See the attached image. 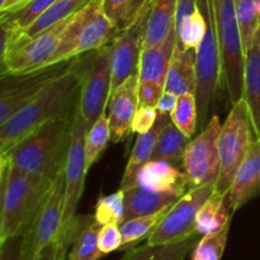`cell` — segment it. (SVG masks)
<instances>
[{"label": "cell", "instance_id": "42", "mask_svg": "<svg viewBox=\"0 0 260 260\" xmlns=\"http://www.w3.org/2000/svg\"><path fill=\"white\" fill-rule=\"evenodd\" d=\"M20 244H22V236L10 239L2 244L0 260H20Z\"/></svg>", "mask_w": 260, "mask_h": 260}, {"label": "cell", "instance_id": "1", "mask_svg": "<svg viewBox=\"0 0 260 260\" xmlns=\"http://www.w3.org/2000/svg\"><path fill=\"white\" fill-rule=\"evenodd\" d=\"M84 55L70 60L65 70L50 81L32 101L0 124V156L47 122L75 109L80 96Z\"/></svg>", "mask_w": 260, "mask_h": 260}, {"label": "cell", "instance_id": "45", "mask_svg": "<svg viewBox=\"0 0 260 260\" xmlns=\"http://www.w3.org/2000/svg\"><path fill=\"white\" fill-rule=\"evenodd\" d=\"M8 2V0H0V8H2V7H4V5H5V3H7Z\"/></svg>", "mask_w": 260, "mask_h": 260}, {"label": "cell", "instance_id": "38", "mask_svg": "<svg viewBox=\"0 0 260 260\" xmlns=\"http://www.w3.org/2000/svg\"><path fill=\"white\" fill-rule=\"evenodd\" d=\"M99 249L103 254L119 250L122 246V235L119 225L117 223H106L99 231Z\"/></svg>", "mask_w": 260, "mask_h": 260}, {"label": "cell", "instance_id": "26", "mask_svg": "<svg viewBox=\"0 0 260 260\" xmlns=\"http://www.w3.org/2000/svg\"><path fill=\"white\" fill-rule=\"evenodd\" d=\"M189 142V137L185 136L170 118L160 131L151 160H165L175 167L183 168V159Z\"/></svg>", "mask_w": 260, "mask_h": 260}, {"label": "cell", "instance_id": "28", "mask_svg": "<svg viewBox=\"0 0 260 260\" xmlns=\"http://www.w3.org/2000/svg\"><path fill=\"white\" fill-rule=\"evenodd\" d=\"M170 208H165V210L152 213V215L129 218V220L122 222L119 225L122 235V246L119 250H129V249L135 248L137 243L149 238L150 234L155 230V228L159 225L160 221L164 218Z\"/></svg>", "mask_w": 260, "mask_h": 260}, {"label": "cell", "instance_id": "31", "mask_svg": "<svg viewBox=\"0 0 260 260\" xmlns=\"http://www.w3.org/2000/svg\"><path fill=\"white\" fill-rule=\"evenodd\" d=\"M56 0H29L24 7L12 13H0V24L25 32L42 17Z\"/></svg>", "mask_w": 260, "mask_h": 260}, {"label": "cell", "instance_id": "2", "mask_svg": "<svg viewBox=\"0 0 260 260\" xmlns=\"http://www.w3.org/2000/svg\"><path fill=\"white\" fill-rule=\"evenodd\" d=\"M76 108L36 129L0 160L20 172L53 182L65 172Z\"/></svg>", "mask_w": 260, "mask_h": 260}, {"label": "cell", "instance_id": "23", "mask_svg": "<svg viewBox=\"0 0 260 260\" xmlns=\"http://www.w3.org/2000/svg\"><path fill=\"white\" fill-rule=\"evenodd\" d=\"M177 0H152L147 17L142 50L152 48L165 40L170 30L175 28Z\"/></svg>", "mask_w": 260, "mask_h": 260}, {"label": "cell", "instance_id": "35", "mask_svg": "<svg viewBox=\"0 0 260 260\" xmlns=\"http://www.w3.org/2000/svg\"><path fill=\"white\" fill-rule=\"evenodd\" d=\"M173 123L189 139H192L198 127L197 96L194 93H185L179 96L174 111L170 113Z\"/></svg>", "mask_w": 260, "mask_h": 260}, {"label": "cell", "instance_id": "21", "mask_svg": "<svg viewBox=\"0 0 260 260\" xmlns=\"http://www.w3.org/2000/svg\"><path fill=\"white\" fill-rule=\"evenodd\" d=\"M243 98L249 107L254 135L260 137V28L245 53Z\"/></svg>", "mask_w": 260, "mask_h": 260}, {"label": "cell", "instance_id": "20", "mask_svg": "<svg viewBox=\"0 0 260 260\" xmlns=\"http://www.w3.org/2000/svg\"><path fill=\"white\" fill-rule=\"evenodd\" d=\"M175 43L177 29L174 28L159 45L142 50L139 65V83H156L165 88V79Z\"/></svg>", "mask_w": 260, "mask_h": 260}, {"label": "cell", "instance_id": "14", "mask_svg": "<svg viewBox=\"0 0 260 260\" xmlns=\"http://www.w3.org/2000/svg\"><path fill=\"white\" fill-rule=\"evenodd\" d=\"M150 7L151 4L131 27L117 33L111 42L112 91L129 76L139 75L140 57L144 46Z\"/></svg>", "mask_w": 260, "mask_h": 260}, {"label": "cell", "instance_id": "8", "mask_svg": "<svg viewBox=\"0 0 260 260\" xmlns=\"http://www.w3.org/2000/svg\"><path fill=\"white\" fill-rule=\"evenodd\" d=\"M207 17V32L197 50V107L198 127L203 129L210 116L212 104L221 90V53L215 17L210 0H196Z\"/></svg>", "mask_w": 260, "mask_h": 260}, {"label": "cell", "instance_id": "15", "mask_svg": "<svg viewBox=\"0 0 260 260\" xmlns=\"http://www.w3.org/2000/svg\"><path fill=\"white\" fill-rule=\"evenodd\" d=\"M139 109V75H132L117 86L109 96L107 113L112 141H123L132 132V121Z\"/></svg>", "mask_w": 260, "mask_h": 260}, {"label": "cell", "instance_id": "18", "mask_svg": "<svg viewBox=\"0 0 260 260\" xmlns=\"http://www.w3.org/2000/svg\"><path fill=\"white\" fill-rule=\"evenodd\" d=\"M136 185L157 192H187L188 178L179 168L165 160H150L141 167Z\"/></svg>", "mask_w": 260, "mask_h": 260}, {"label": "cell", "instance_id": "36", "mask_svg": "<svg viewBox=\"0 0 260 260\" xmlns=\"http://www.w3.org/2000/svg\"><path fill=\"white\" fill-rule=\"evenodd\" d=\"M230 225L217 233L202 236L192 250V260H221L228 244Z\"/></svg>", "mask_w": 260, "mask_h": 260}, {"label": "cell", "instance_id": "17", "mask_svg": "<svg viewBox=\"0 0 260 260\" xmlns=\"http://www.w3.org/2000/svg\"><path fill=\"white\" fill-rule=\"evenodd\" d=\"M165 90L177 94L197 91V51L177 41L165 79Z\"/></svg>", "mask_w": 260, "mask_h": 260}, {"label": "cell", "instance_id": "3", "mask_svg": "<svg viewBox=\"0 0 260 260\" xmlns=\"http://www.w3.org/2000/svg\"><path fill=\"white\" fill-rule=\"evenodd\" d=\"M0 245L22 236L42 203L50 194L53 182L15 169L0 160Z\"/></svg>", "mask_w": 260, "mask_h": 260}, {"label": "cell", "instance_id": "40", "mask_svg": "<svg viewBox=\"0 0 260 260\" xmlns=\"http://www.w3.org/2000/svg\"><path fill=\"white\" fill-rule=\"evenodd\" d=\"M73 235H66L46 246L35 260H63L66 250L73 244Z\"/></svg>", "mask_w": 260, "mask_h": 260}, {"label": "cell", "instance_id": "9", "mask_svg": "<svg viewBox=\"0 0 260 260\" xmlns=\"http://www.w3.org/2000/svg\"><path fill=\"white\" fill-rule=\"evenodd\" d=\"M112 93L111 43L84 55L79 111L90 127L107 111Z\"/></svg>", "mask_w": 260, "mask_h": 260}, {"label": "cell", "instance_id": "46", "mask_svg": "<svg viewBox=\"0 0 260 260\" xmlns=\"http://www.w3.org/2000/svg\"><path fill=\"white\" fill-rule=\"evenodd\" d=\"M258 13H259V17H260V0H259V5H258Z\"/></svg>", "mask_w": 260, "mask_h": 260}, {"label": "cell", "instance_id": "16", "mask_svg": "<svg viewBox=\"0 0 260 260\" xmlns=\"http://www.w3.org/2000/svg\"><path fill=\"white\" fill-rule=\"evenodd\" d=\"M260 188V137L250 142L248 154L236 172L229 192V202L233 213L251 200Z\"/></svg>", "mask_w": 260, "mask_h": 260}, {"label": "cell", "instance_id": "43", "mask_svg": "<svg viewBox=\"0 0 260 260\" xmlns=\"http://www.w3.org/2000/svg\"><path fill=\"white\" fill-rule=\"evenodd\" d=\"M178 99L179 96L174 93H170V91L164 90V93L161 94L159 99V103H157L156 109L159 112V114H170L175 109L178 104Z\"/></svg>", "mask_w": 260, "mask_h": 260}, {"label": "cell", "instance_id": "41", "mask_svg": "<svg viewBox=\"0 0 260 260\" xmlns=\"http://www.w3.org/2000/svg\"><path fill=\"white\" fill-rule=\"evenodd\" d=\"M165 88L156 83H139V107H156Z\"/></svg>", "mask_w": 260, "mask_h": 260}, {"label": "cell", "instance_id": "4", "mask_svg": "<svg viewBox=\"0 0 260 260\" xmlns=\"http://www.w3.org/2000/svg\"><path fill=\"white\" fill-rule=\"evenodd\" d=\"M118 33L107 15L103 0H90L71 15L62 38L47 66L70 61L109 45Z\"/></svg>", "mask_w": 260, "mask_h": 260}, {"label": "cell", "instance_id": "6", "mask_svg": "<svg viewBox=\"0 0 260 260\" xmlns=\"http://www.w3.org/2000/svg\"><path fill=\"white\" fill-rule=\"evenodd\" d=\"M255 139L249 107L241 98L231 106L230 113L222 124L218 139L220 173L215 192L229 196L236 172L248 154L250 142Z\"/></svg>", "mask_w": 260, "mask_h": 260}, {"label": "cell", "instance_id": "22", "mask_svg": "<svg viewBox=\"0 0 260 260\" xmlns=\"http://www.w3.org/2000/svg\"><path fill=\"white\" fill-rule=\"evenodd\" d=\"M169 119L170 114H159L156 123H155V126L149 132L139 134L136 142H135L134 149H132L131 156H129L128 162L126 165V169H124L123 177H122L121 180V188L119 189L126 190L128 188L136 185V178L137 174H139V170L141 169L142 165L146 164L147 161L151 160L152 154L155 151V147H156L160 131H161L164 124Z\"/></svg>", "mask_w": 260, "mask_h": 260}, {"label": "cell", "instance_id": "25", "mask_svg": "<svg viewBox=\"0 0 260 260\" xmlns=\"http://www.w3.org/2000/svg\"><path fill=\"white\" fill-rule=\"evenodd\" d=\"M233 215L229 196L213 192V194L198 210L196 216V231L198 235L202 236L217 233L228 223H231Z\"/></svg>", "mask_w": 260, "mask_h": 260}, {"label": "cell", "instance_id": "44", "mask_svg": "<svg viewBox=\"0 0 260 260\" xmlns=\"http://www.w3.org/2000/svg\"><path fill=\"white\" fill-rule=\"evenodd\" d=\"M29 0H8L5 3L4 7L0 8V13H12L15 10L20 9L22 7H24Z\"/></svg>", "mask_w": 260, "mask_h": 260}, {"label": "cell", "instance_id": "12", "mask_svg": "<svg viewBox=\"0 0 260 260\" xmlns=\"http://www.w3.org/2000/svg\"><path fill=\"white\" fill-rule=\"evenodd\" d=\"M89 126L81 116L79 107L74 119L73 137L69 149L65 167V203H63V222L66 229L74 228L78 218V206L81 200L86 177L85 135Z\"/></svg>", "mask_w": 260, "mask_h": 260}, {"label": "cell", "instance_id": "37", "mask_svg": "<svg viewBox=\"0 0 260 260\" xmlns=\"http://www.w3.org/2000/svg\"><path fill=\"white\" fill-rule=\"evenodd\" d=\"M94 216L101 225L106 223L121 225L122 222H124V190L119 189L113 194L99 198Z\"/></svg>", "mask_w": 260, "mask_h": 260}, {"label": "cell", "instance_id": "7", "mask_svg": "<svg viewBox=\"0 0 260 260\" xmlns=\"http://www.w3.org/2000/svg\"><path fill=\"white\" fill-rule=\"evenodd\" d=\"M63 203H65V172L61 173L53 180L50 194L47 196L45 202L42 203L40 210L23 233L22 244H20V260H35L38 254L51 243L66 235H73L76 222L74 228H65Z\"/></svg>", "mask_w": 260, "mask_h": 260}, {"label": "cell", "instance_id": "34", "mask_svg": "<svg viewBox=\"0 0 260 260\" xmlns=\"http://www.w3.org/2000/svg\"><path fill=\"white\" fill-rule=\"evenodd\" d=\"M208 20L202 13L200 7H196L194 12L185 18L175 29H177V41L184 47L200 48L206 32H207Z\"/></svg>", "mask_w": 260, "mask_h": 260}, {"label": "cell", "instance_id": "27", "mask_svg": "<svg viewBox=\"0 0 260 260\" xmlns=\"http://www.w3.org/2000/svg\"><path fill=\"white\" fill-rule=\"evenodd\" d=\"M197 236L194 235L179 243L162 245H150L146 243L142 246L127 250L119 260H185L197 244Z\"/></svg>", "mask_w": 260, "mask_h": 260}, {"label": "cell", "instance_id": "13", "mask_svg": "<svg viewBox=\"0 0 260 260\" xmlns=\"http://www.w3.org/2000/svg\"><path fill=\"white\" fill-rule=\"evenodd\" d=\"M70 61L46 66L40 70L23 75H10L2 78L0 93V124L29 103L52 79L65 70Z\"/></svg>", "mask_w": 260, "mask_h": 260}, {"label": "cell", "instance_id": "24", "mask_svg": "<svg viewBox=\"0 0 260 260\" xmlns=\"http://www.w3.org/2000/svg\"><path fill=\"white\" fill-rule=\"evenodd\" d=\"M102 226L94 215L78 216L69 260H99L106 255L98 243Z\"/></svg>", "mask_w": 260, "mask_h": 260}, {"label": "cell", "instance_id": "5", "mask_svg": "<svg viewBox=\"0 0 260 260\" xmlns=\"http://www.w3.org/2000/svg\"><path fill=\"white\" fill-rule=\"evenodd\" d=\"M221 53V90L233 106L243 98L244 56L235 0H210Z\"/></svg>", "mask_w": 260, "mask_h": 260}, {"label": "cell", "instance_id": "10", "mask_svg": "<svg viewBox=\"0 0 260 260\" xmlns=\"http://www.w3.org/2000/svg\"><path fill=\"white\" fill-rule=\"evenodd\" d=\"M221 124L217 114L210 118L201 134L188 145L183 159V170L188 178V189L215 184L220 173L218 139Z\"/></svg>", "mask_w": 260, "mask_h": 260}, {"label": "cell", "instance_id": "30", "mask_svg": "<svg viewBox=\"0 0 260 260\" xmlns=\"http://www.w3.org/2000/svg\"><path fill=\"white\" fill-rule=\"evenodd\" d=\"M109 141H112L111 126H109L108 113L103 112L99 118L88 128L85 135V157H86V170L98 161L99 156L103 154Z\"/></svg>", "mask_w": 260, "mask_h": 260}, {"label": "cell", "instance_id": "32", "mask_svg": "<svg viewBox=\"0 0 260 260\" xmlns=\"http://www.w3.org/2000/svg\"><path fill=\"white\" fill-rule=\"evenodd\" d=\"M90 0H56L47 12L40 17V19L30 25L27 30L24 32L25 36L28 37H33V36L38 35L46 28L51 27V25L56 24V23L61 22V20L66 19V18L71 17L75 14L76 12L81 9L84 5H86Z\"/></svg>", "mask_w": 260, "mask_h": 260}, {"label": "cell", "instance_id": "39", "mask_svg": "<svg viewBox=\"0 0 260 260\" xmlns=\"http://www.w3.org/2000/svg\"><path fill=\"white\" fill-rule=\"evenodd\" d=\"M159 117L156 107H139L132 121V132L145 134L155 126Z\"/></svg>", "mask_w": 260, "mask_h": 260}, {"label": "cell", "instance_id": "11", "mask_svg": "<svg viewBox=\"0 0 260 260\" xmlns=\"http://www.w3.org/2000/svg\"><path fill=\"white\" fill-rule=\"evenodd\" d=\"M215 192V184L188 189L179 201L172 206L155 230L146 239L150 245L179 243L198 235L196 231V216L201 206Z\"/></svg>", "mask_w": 260, "mask_h": 260}, {"label": "cell", "instance_id": "29", "mask_svg": "<svg viewBox=\"0 0 260 260\" xmlns=\"http://www.w3.org/2000/svg\"><path fill=\"white\" fill-rule=\"evenodd\" d=\"M152 0H103L107 15L118 32L131 27L147 9Z\"/></svg>", "mask_w": 260, "mask_h": 260}, {"label": "cell", "instance_id": "33", "mask_svg": "<svg viewBox=\"0 0 260 260\" xmlns=\"http://www.w3.org/2000/svg\"><path fill=\"white\" fill-rule=\"evenodd\" d=\"M258 5L259 0H235L236 17L240 28L244 56L250 48L254 37L260 28Z\"/></svg>", "mask_w": 260, "mask_h": 260}, {"label": "cell", "instance_id": "19", "mask_svg": "<svg viewBox=\"0 0 260 260\" xmlns=\"http://www.w3.org/2000/svg\"><path fill=\"white\" fill-rule=\"evenodd\" d=\"M182 196L179 192H157L134 185L124 190V221L170 208Z\"/></svg>", "mask_w": 260, "mask_h": 260}]
</instances>
